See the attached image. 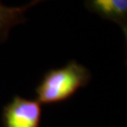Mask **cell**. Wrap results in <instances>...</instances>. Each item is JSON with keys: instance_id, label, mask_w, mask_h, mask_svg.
<instances>
[{"instance_id": "1", "label": "cell", "mask_w": 127, "mask_h": 127, "mask_svg": "<svg viewBox=\"0 0 127 127\" xmlns=\"http://www.w3.org/2000/svg\"><path fill=\"white\" fill-rule=\"evenodd\" d=\"M91 79L89 69L71 60L61 68L46 72L35 90L37 101L41 104H53L68 100Z\"/></svg>"}, {"instance_id": "4", "label": "cell", "mask_w": 127, "mask_h": 127, "mask_svg": "<svg viewBox=\"0 0 127 127\" xmlns=\"http://www.w3.org/2000/svg\"><path fill=\"white\" fill-rule=\"evenodd\" d=\"M44 0H31L28 4L21 7H9L0 1V43L4 42L12 27L27 21L25 14L32 7Z\"/></svg>"}, {"instance_id": "3", "label": "cell", "mask_w": 127, "mask_h": 127, "mask_svg": "<svg viewBox=\"0 0 127 127\" xmlns=\"http://www.w3.org/2000/svg\"><path fill=\"white\" fill-rule=\"evenodd\" d=\"M85 7L101 18L117 24L126 37L127 0H85Z\"/></svg>"}, {"instance_id": "2", "label": "cell", "mask_w": 127, "mask_h": 127, "mask_svg": "<svg viewBox=\"0 0 127 127\" xmlns=\"http://www.w3.org/2000/svg\"><path fill=\"white\" fill-rule=\"evenodd\" d=\"M41 106L37 100L14 96L3 109V127H40Z\"/></svg>"}]
</instances>
